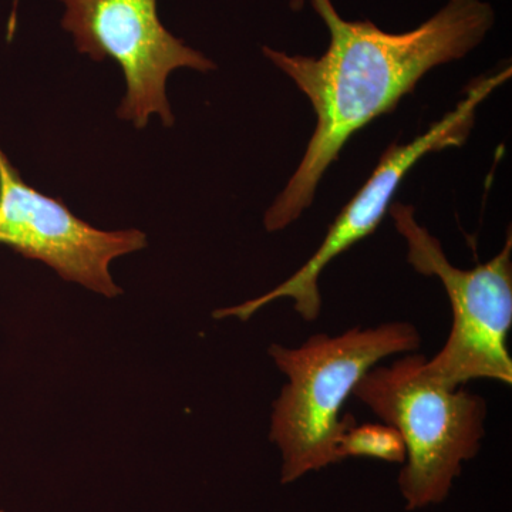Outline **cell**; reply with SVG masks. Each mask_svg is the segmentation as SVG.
<instances>
[{
    "mask_svg": "<svg viewBox=\"0 0 512 512\" xmlns=\"http://www.w3.org/2000/svg\"><path fill=\"white\" fill-rule=\"evenodd\" d=\"M511 74V67H505L493 76L474 80L467 89L466 97L457 104L456 109L434 123L426 133L404 146L393 144L387 148L380 157L375 171L330 225L318 251L301 269L265 295L232 308L218 309L214 312V318L248 320L269 303L279 299H292L295 311L302 319L306 322L318 319L322 311L320 274L328 268L333 259L376 231L384 215L389 212L393 197L404 177L421 158L434 151L461 147L466 143L474 126L477 107L497 87L503 86Z\"/></svg>",
    "mask_w": 512,
    "mask_h": 512,
    "instance_id": "obj_5",
    "label": "cell"
},
{
    "mask_svg": "<svg viewBox=\"0 0 512 512\" xmlns=\"http://www.w3.org/2000/svg\"><path fill=\"white\" fill-rule=\"evenodd\" d=\"M338 463L345 458H376L386 463L403 464L406 446L399 431L389 424H360L355 417L346 424L336 448Z\"/></svg>",
    "mask_w": 512,
    "mask_h": 512,
    "instance_id": "obj_8",
    "label": "cell"
},
{
    "mask_svg": "<svg viewBox=\"0 0 512 512\" xmlns=\"http://www.w3.org/2000/svg\"><path fill=\"white\" fill-rule=\"evenodd\" d=\"M397 231L407 242V261L421 275L436 276L450 299L453 323L437 355L426 369L448 387L476 379L512 383L508 335L512 328V238L500 254L473 269L456 268L448 261L439 239L421 227L413 205H390Z\"/></svg>",
    "mask_w": 512,
    "mask_h": 512,
    "instance_id": "obj_4",
    "label": "cell"
},
{
    "mask_svg": "<svg viewBox=\"0 0 512 512\" xmlns=\"http://www.w3.org/2000/svg\"><path fill=\"white\" fill-rule=\"evenodd\" d=\"M66 12L62 28L74 46L94 62L113 59L126 79V97L117 117L144 128L153 114L164 126L174 124L165 83L177 69H217L202 53L185 45L158 19L157 0H60Z\"/></svg>",
    "mask_w": 512,
    "mask_h": 512,
    "instance_id": "obj_6",
    "label": "cell"
},
{
    "mask_svg": "<svg viewBox=\"0 0 512 512\" xmlns=\"http://www.w3.org/2000/svg\"><path fill=\"white\" fill-rule=\"evenodd\" d=\"M0 244L50 266L64 281L114 298L123 291L111 278V261L146 248L147 237L80 220L62 200L26 184L0 148Z\"/></svg>",
    "mask_w": 512,
    "mask_h": 512,
    "instance_id": "obj_7",
    "label": "cell"
},
{
    "mask_svg": "<svg viewBox=\"0 0 512 512\" xmlns=\"http://www.w3.org/2000/svg\"><path fill=\"white\" fill-rule=\"evenodd\" d=\"M353 397L399 431L406 446L400 493L409 511L446 500L466 461L477 456L485 434L487 403L431 376L426 357L409 355L375 366Z\"/></svg>",
    "mask_w": 512,
    "mask_h": 512,
    "instance_id": "obj_3",
    "label": "cell"
},
{
    "mask_svg": "<svg viewBox=\"0 0 512 512\" xmlns=\"http://www.w3.org/2000/svg\"><path fill=\"white\" fill-rule=\"evenodd\" d=\"M412 323L387 322L329 336L313 335L299 348L271 345L269 356L288 379L274 402L269 439L282 454V484L338 463L336 448L352 414L343 404L377 363L420 348Z\"/></svg>",
    "mask_w": 512,
    "mask_h": 512,
    "instance_id": "obj_2",
    "label": "cell"
},
{
    "mask_svg": "<svg viewBox=\"0 0 512 512\" xmlns=\"http://www.w3.org/2000/svg\"><path fill=\"white\" fill-rule=\"evenodd\" d=\"M311 3L330 33L322 56L262 49L308 97L318 117L301 164L266 211L269 232L282 231L311 207L323 175L357 131L396 109L431 69L476 49L495 22L494 9L484 0H450L419 28L389 33L370 20L343 19L332 0Z\"/></svg>",
    "mask_w": 512,
    "mask_h": 512,
    "instance_id": "obj_1",
    "label": "cell"
}]
</instances>
